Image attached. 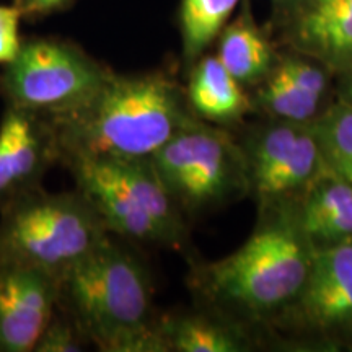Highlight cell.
<instances>
[{
    "mask_svg": "<svg viewBox=\"0 0 352 352\" xmlns=\"http://www.w3.org/2000/svg\"><path fill=\"white\" fill-rule=\"evenodd\" d=\"M241 148L259 208L296 201L324 165L310 122L274 120L246 135Z\"/></svg>",
    "mask_w": 352,
    "mask_h": 352,
    "instance_id": "8",
    "label": "cell"
},
{
    "mask_svg": "<svg viewBox=\"0 0 352 352\" xmlns=\"http://www.w3.org/2000/svg\"><path fill=\"white\" fill-rule=\"evenodd\" d=\"M290 50L342 76L352 70V0H296L280 13Z\"/></svg>",
    "mask_w": 352,
    "mask_h": 352,
    "instance_id": "10",
    "label": "cell"
},
{
    "mask_svg": "<svg viewBox=\"0 0 352 352\" xmlns=\"http://www.w3.org/2000/svg\"><path fill=\"white\" fill-rule=\"evenodd\" d=\"M65 164L72 170L78 192L90 202L108 230L129 240L166 246L164 233L127 191L107 160L72 158Z\"/></svg>",
    "mask_w": 352,
    "mask_h": 352,
    "instance_id": "12",
    "label": "cell"
},
{
    "mask_svg": "<svg viewBox=\"0 0 352 352\" xmlns=\"http://www.w3.org/2000/svg\"><path fill=\"white\" fill-rule=\"evenodd\" d=\"M215 56L243 87H256L274 67V47L254 20L250 0L220 32Z\"/></svg>",
    "mask_w": 352,
    "mask_h": 352,
    "instance_id": "15",
    "label": "cell"
},
{
    "mask_svg": "<svg viewBox=\"0 0 352 352\" xmlns=\"http://www.w3.org/2000/svg\"><path fill=\"white\" fill-rule=\"evenodd\" d=\"M271 2H272V6H274V8H276L277 15H280V13L287 10V8L292 6V3L296 2V0H271Z\"/></svg>",
    "mask_w": 352,
    "mask_h": 352,
    "instance_id": "26",
    "label": "cell"
},
{
    "mask_svg": "<svg viewBox=\"0 0 352 352\" xmlns=\"http://www.w3.org/2000/svg\"><path fill=\"white\" fill-rule=\"evenodd\" d=\"M67 2L70 0H16L15 6L20 8L23 16H33L50 13L65 6Z\"/></svg>",
    "mask_w": 352,
    "mask_h": 352,
    "instance_id": "24",
    "label": "cell"
},
{
    "mask_svg": "<svg viewBox=\"0 0 352 352\" xmlns=\"http://www.w3.org/2000/svg\"><path fill=\"white\" fill-rule=\"evenodd\" d=\"M347 74H349V72H347ZM351 74H352V70H351Z\"/></svg>",
    "mask_w": 352,
    "mask_h": 352,
    "instance_id": "27",
    "label": "cell"
},
{
    "mask_svg": "<svg viewBox=\"0 0 352 352\" xmlns=\"http://www.w3.org/2000/svg\"><path fill=\"white\" fill-rule=\"evenodd\" d=\"M186 90L164 72H111L83 107L51 120L57 158H144L196 120Z\"/></svg>",
    "mask_w": 352,
    "mask_h": 352,
    "instance_id": "2",
    "label": "cell"
},
{
    "mask_svg": "<svg viewBox=\"0 0 352 352\" xmlns=\"http://www.w3.org/2000/svg\"><path fill=\"white\" fill-rule=\"evenodd\" d=\"M21 16L23 13L16 6H0V64H8L19 54Z\"/></svg>",
    "mask_w": 352,
    "mask_h": 352,
    "instance_id": "23",
    "label": "cell"
},
{
    "mask_svg": "<svg viewBox=\"0 0 352 352\" xmlns=\"http://www.w3.org/2000/svg\"><path fill=\"white\" fill-rule=\"evenodd\" d=\"M296 210L315 252L352 240V184L327 165L297 197Z\"/></svg>",
    "mask_w": 352,
    "mask_h": 352,
    "instance_id": "13",
    "label": "cell"
},
{
    "mask_svg": "<svg viewBox=\"0 0 352 352\" xmlns=\"http://www.w3.org/2000/svg\"><path fill=\"white\" fill-rule=\"evenodd\" d=\"M109 74L74 44L33 39L7 64L0 88L12 108L51 121L83 107Z\"/></svg>",
    "mask_w": 352,
    "mask_h": 352,
    "instance_id": "6",
    "label": "cell"
},
{
    "mask_svg": "<svg viewBox=\"0 0 352 352\" xmlns=\"http://www.w3.org/2000/svg\"><path fill=\"white\" fill-rule=\"evenodd\" d=\"M83 334L77 324L69 318H57L54 315L36 342L38 352H80L83 351Z\"/></svg>",
    "mask_w": 352,
    "mask_h": 352,
    "instance_id": "22",
    "label": "cell"
},
{
    "mask_svg": "<svg viewBox=\"0 0 352 352\" xmlns=\"http://www.w3.org/2000/svg\"><path fill=\"white\" fill-rule=\"evenodd\" d=\"M256 87L253 107L256 104L272 120L308 124L321 113L323 100L303 91L276 63Z\"/></svg>",
    "mask_w": 352,
    "mask_h": 352,
    "instance_id": "19",
    "label": "cell"
},
{
    "mask_svg": "<svg viewBox=\"0 0 352 352\" xmlns=\"http://www.w3.org/2000/svg\"><path fill=\"white\" fill-rule=\"evenodd\" d=\"M276 64L307 94L324 100L329 88V70L316 60L302 54H285L276 59Z\"/></svg>",
    "mask_w": 352,
    "mask_h": 352,
    "instance_id": "21",
    "label": "cell"
},
{
    "mask_svg": "<svg viewBox=\"0 0 352 352\" xmlns=\"http://www.w3.org/2000/svg\"><path fill=\"white\" fill-rule=\"evenodd\" d=\"M176 204L197 214L250 195L241 144L230 132L199 118L151 155Z\"/></svg>",
    "mask_w": 352,
    "mask_h": 352,
    "instance_id": "5",
    "label": "cell"
},
{
    "mask_svg": "<svg viewBox=\"0 0 352 352\" xmlns=\"http://www.w3.org/2000/svg\"><path fill=\"white\" fill-rule=\"evenodd\" d=\"M240 0H183L179 10L183 56L195 64L219 38Z\"/></svg>",
    "mask_w": 352,
    "mask_h": 352,
    "instance_id": "18",
    "label": "cell"
},
{
    "mask_svg": "<svg viewBox=\"0 0 352 352\" xmlns=\"http://www.w3.org/2000/svg\"><path fill=\"white\" fill-rule=\"evenodd\" d=\"M264 328L300 346H352V240L316 250L300 292Z\"/></svg>",
    "mask_w": 352,
    "mask_h": 352,
    "instance_id": "7",
    "label": "cell"
},
{
    "mask_svg": "<svg viewBox=\"0 0 352 352\" xmlns=\"http://www.w3.org/2000/svg\"><path fill=\"white\" fill-rule=\"evenodd\" d=\"M59 305L83 338L107 352H166L152 314V283L138 258L107 239L57 280Z\"/></svg>",
    "mask_w": 352,
    "mask_h": 352,
    "instance_id": "3",
    "label": "cell"
},
{
    "mask_svg": "<svg viewBox=\"0 0 352 352\" xmlns=\"http://www.w3.org/2000/svg\"><path fill=\"white\" fill-rule=\"evenodd\" d=\"M59 307V284L46 272L0 259V352L34 351Z\"/></svg>",
    "mask_w": 352,
    "mask_h": 352,
    "instance_id": "9",
    "label": "cell"
},
{
    "mask_svg": "<svg viewBox=\"0 0 352 352\" xmlns=\"http://www.w3.org/2000/svg\"><path fill=\"white\" fill-rule=\"evenodd\" d=\"M168 351L243 352L252 349L248 328L212 311L178 315L162 320Z\"/></svg>",
    "mask_w": 352,
    "mask_h": 352,
    "instance_id": "17",
    "label": "cell"
},
{
    "mask_svg": "<svg viewBox=\"0 0 352 352\" xmlns=\"http://www.w3.org/2000/svg\"><path fill=\"white\" fill-rule=\"evenodd\" d=\"M118 178L142 206L145 212L164 233L166 248L183 250L186 245L182 208L176 204L165 183L158 176L151 157L144 158H103Z\"/></svg>",
    "mask_w": 352,
    "mask_h": 352,
    "instance_id": "16",
    "label": "cell"
},
{
    "mask_svg": "<svg viewBox=\"0 0 352 352\" xmlns=\"http://www.w3.org/2000/svg\"><path fill=\"white\" fill-rule=\"evenodd\" d=\"M340 98L352 104V74H342L340 82Z\"/></svg>",
    "mask_w": 352,
    "mask_h": 352,
    "instance_id": "25",
    "label": "cell"
},
{
    "mask_svg": "<svg viewBox=\"0 0 352 352\" xmlns=\"http://www.w3.org/2000/svg\"><path fill=\"white\" fill-rule=\"evenodd\" d=\"M186 98L191 111L212 124L236 122L253 109L245 87L212 54H202L192 65Z\"/></svg>",
    "mask_w": 352,
    "mask_h": 352,
    "instance_id": "14",
    "label": "cell"
},
{
    "mask_svg": "<svg viewBox=\"0 0 352 352\" xmlns=\"http://www.w3.org/2000/svg\"><path fill=\"white\" fill-rule=\"evenodd\" d=\"M54 158L57 148L50 121L8 108L0 124V204L34 189Z\"/></svg>",
    "mask_w": 352,
    "mask_h": 352,
    "instance_id": "11",
    "label": "cell"
},
{
    "mask_svg": "<svg viewBox=\"0 0 352 352\" xmlns=\"http://www.w3.org/2000/svg\"><path fill=\"white\" fill-rule=\"evenodd\" d=\"M314 254L296 201L261 206L250 239L226 258L196 264L191 285L212 314L245 328L264 327L300 292Z\"/></svg>",
    "mask_w": 352,
    "mask_h": 352,
    "instance_id": "1",
    "label": "cell"
},
{
    "mask_svg": "<svg viewBox=\"0 0 352 352\" xmlns=\"http://www.w3.org/2000/svg\"><path fill=\"white\" fill-rule=\"evenodd\" d=\"M323 164L352 184V104L338 96L310 122Z\"/></svg>",
    "mask_w": 352,
    "mask_h": 352,
    "instance_id": "20",
    "label": "cell"
},
{
    "mask_svg": "<svg viewBox=\"0 0 352 352\" xmlns=\"http://www.w3.org/2000/svg\"><path fill=\"white\" fill-rule=\"evenodd\" d=\"M107 232L80 192L46 195L32 189L6 204L0 259L34 267L59 280L108 239Z\"/></svg>",
    "mask_w": 352,
    "mask_h": 352,
    "instance_id": "4",
    "label": "cell"
}]
</instances>
